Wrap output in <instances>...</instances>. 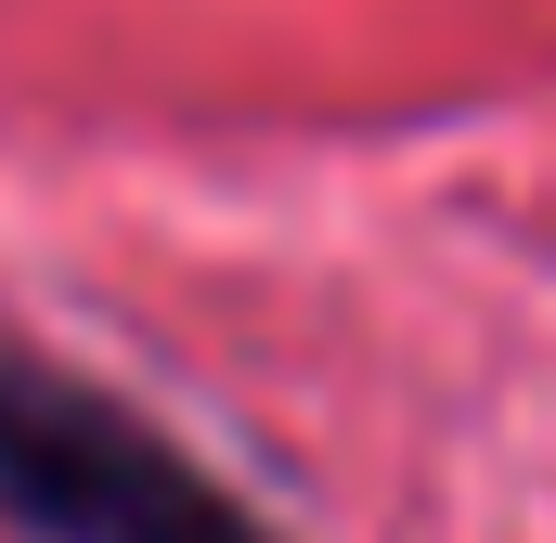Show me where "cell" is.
Masks as SVG:
<instances>
[{"label": "cell", "instance_id": "obj_1", "mask_svg": "<svg viewBox=\"0 0 556 543\" xmlns=\"http://www.w3.org/2000/svg\"><path fill=\"white\" fill-rule=\"evenodd\" d=\"M0 518L26 543H273L155 414L52 350H0Z\"/></svg>", "mask_w": 556, "mask_h": 543}]
</instances>
